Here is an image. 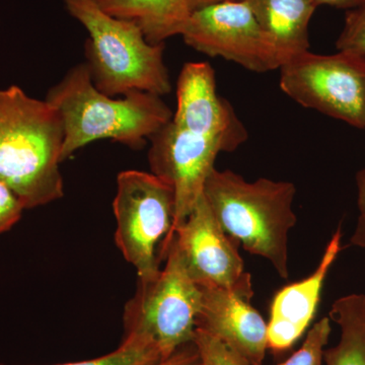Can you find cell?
I'll list each match as a JSON object with an SVG mask.
<instances>
[{"instance_id": "obj_14", "label": "cell", "mask_w": 365, "mask_h": 365, "mask_svg": "<svg viewBox=\"0 0 365 365\" xmlns=\"http://www.w3.org/2000/svg\"><path fill=\"white\" fill-rule=\"evenodd\" d=\"M251 9L262 30L287 61L309 51V26L318 9L314 0H237Z\"/></svg>"}, {"instance_id": "obj_12", "label": "cell", "mask_w": 365, "mask_h": 365, "mask_svg": "<svg viewBox=\"0 0 365 365\" xmlns=\"http://www.w3.org/2000/svg\"><path fill=\"white\" fill-rule=\"evenodd\" d=\"M201 288L196 328L203 329L241 353L252 365H260L268 349L267 323L250 300L218 287Z\"/></svg>"}, {"instance_id": "obj_24", "label": "cell", "mask_w": 365, "mask_h": 365, "mask_svg": "<svg viewBox=\"0 0 365 365\" xmlns=\"http://www.w3.org/2000/svg\"><path fill=\"white\" fill-rule=\"evenodd\" d=\"M317 6H330L336 9H356L365 4V0H314Z\"/></svg>"}, {"instance_id": "obj_23", "label": "cell", "mask_w": 365, "mask_h": 365, "mask_svg": "<svg viewBox=\"0 0 365 365\" xmlns=\"http://www.w3.org/2000/svg\"><path fill=\"white\" fill-rule=\"evenodd\" d=\"M357 205L359 209V222H365V168L356 177Z\"/></svg>"}, {"instance_id": "obj_5", "label": "cell", "mask_w": 365, "mask_h": 365, "mask_svg": "<svg viewBox=\"0 0 365 365\" xmlns=\"http://www.w3.org/2000/svg\"><path fill=\"white\" fill-rule=\"evenodd\" d=\"M163 262L157 277L137 281L136 292L125 306L123 325L124 337L150 341L165 359L193 339L201 288L172 241L163 252Z\"/></svg>"}, {"instance_id": "obj_8", "label": "cell", "mask_w": 365, "mask_h": 365, "mask_svg": "<svg viewBox=\"0 0 365 365\" xmlns=\"http://www.w3.org/2000/svg\"><path fill=\"white\" fill-rule=\"evenodd\" d=\"M181 36L196 51L222 57L257 73L280 69L287 62L249 6L237 0L194 11Z\"/></svg>"}, {"instance_id": "obj_11", "label": "cell", "mask_w": 365, "mask_h": 365, "mask_svg": "<svg viewBox=\"0 0 365 365\" xmlns=\"http://www.w3.org/2000/svg\"><path fill=\"white\" fill-rule=\"evenodd\" d=\"M172 121L182 129L215 139L225 153H232L249 137L232 106L218 95L215 69L207 62L182 66Z\"/></svg>"}, {"instance_id": "obj_1", "label": "cell", "mask_w": 365, "mask_h": 365, "mask_svg": "<svg viewBox=\"0 0 365 365\" xmlns=\"http://www.w3.org/2000/svg\"><path fill=\"white\" fill-rule=\"evenodd\" d=\"M45 101L61 117V163L101 139L141 150L174 114L163 98L153 93L131 91L119 98L105 95L93 85L86 62L72 67L48 91Z\"/></svg>"}, {"instance_id": "obj_6", "label": "cell", "mask_w": 365, "mask_h": 365, "mask_svg": "<svg viewBox=\"0 0 365 365\" xmlns=\"http://www.w3.org/2000/svg\"><path fill=\"white\" fill-rule=\"evenodd\" d=\"M113 209L118 248L135 268L138 282L153 280L174 227V189L153 173L124 170L118 175Z\"/></svg>"}, {"instance_id": "obj_20", "label": "cell", "mask_w": 365, "mask_h": 365, "mask_svg": "<svg viewBox=\"0 0 365 365\" xmlns=\"http://www.w3.org/2000/svg\"><path fill=\"white\" fill-rule=\"evenodd\" d=\"M336 47L338 51L351 53L365 58V4L347 11Z\"/></svg>"}, {"instance_id": "obj_4", "label": "cell", "mask_w": 365, "mask_h": 365, "mask_svg": "<svg viewBox=\"0 0 365 365\" xmlns=\"http://www.w3.org/2000/svg\"><path fill=\"white\" fill-rule=\"evenodd\" d=\"M63 4L88 34L86 64L98 91L110 97L137 91L162 98L172 91L165 44H151L136 24L106 13L96 0Z\"/></svg>"}, {"instance_id": "obj_10", "label": "cell", "mask_w": 365, "mask_h": 365, "mask_svg": "<svg viewBox=\"0 0 365 365\" xmlns=\"http://www.w3.org/2000/svg\"><path fill=\"white\" fill-rule=\"evenodd\" d=\"M150 143L151 173L170 184L175 192L172 237L175 228L186 220L203 195L216 158L225 150L215 139L182 129L172 119L150 137Z\"/></svg>"}, {"instance_id": "obj_15", "label": "cell", "mask_w": 365, "mask_h": 365, "mask_svg": "<svg viewBox=\"0 0 365 365\" xmlns=\"http://www.w3.org/2000/svg\"><path fill=\"white\" fill-rule=\"evenodd\" d=\"M106 13L132 21L153 45L182 35L192 11L189 0H96Z\"/></svg>"}, {"instance_id": "obj_7", "label": "cell", "mask_w": 365, "mask_h": 365, "mask_svg": "<svg viewBox=\"0 0 365 365\" xmlns=\"http://www.w3.org/2000/svg\"><path fill=\"white\" fill-rule=\"evenodd\" d=\"M280 71L281 91L297 104L365 129V58L302 53Z\"/></svg>"}, {"instance_id": "obj_17", "label": "cell", "mask_w": 365, "mask_h": 365, "mask_svg": "<svg viewBox=\"0 0 365 365\" xmlns=\"http://www.w3.org/2000/svg\"><path fill=\"white\" fill-rule=\"evenodd\" d=\"M162 359L158 348L150 341L132 336L124 337L116 350L103 356L54 365H150Z\"/></svg>"}, {"instance_id": "obj_13", "label": "cell", "mask_w": 365, "mask_h": 365, "mask_svg": "<svg viewBox=\"0 0 365 365\" xmlns=\"http://www.w3.org/2000/svg\"><path fill=\"white\" fill-rule=\"evenodd\" d=\"M341 240L342 230L338 227L314 272L306 279L283 287L274 297L267 324L268 349L287 351L306 332L318 309L329 270L340 253Z\"/></svg>"}, {"instance_id": "obj_25", "label": "cell", "mask_w": 365, "mask_h": 365, "mask_svg": "<svg viewBox=\"0 0 365 365\" xmlns=\"http://www.w3.org/2000/svg\"><path fill=\"white\" fill-rule=\"evenodd\" d=\"M352 245L365 250V222H357L356 228L351 239Z\"/></svg>"}, {"instance_id": "obj_21", "label": "cell", "mask_w": 365, "mask_h": 365, "mask_svg": "<svg viewBox=\"0 0 365 365\" xmlns=\"http://www.w3.org/2000/svg\"><path fill=\"white\" fill-rule=\"evenodd\" d=\"M25 210L16 194L0 182V235L11 230L21 220Z\"/></svg>"}, {"instance_id": "obj_26", "label": "cell", "mask_w": 365, "mask_h": 365, "mask_svg": "<svg viewBox=\"0 0 365 365\" xmlns=\"http://www.w3.org/2000/svg\"><path fill=\"white\" fill-rule=\"evenodd\" d=\"M225 1V0H189L190 9L192 13L197 9H204L215 4H220V2Z\"/></svg>"}, {"instance_id": "obj_9", "label": "cell", "mask_w": 365, "mask_h": 365, "mask_svg": "<svg viewBox=\"0 0 365 365\" xmlns=\"http://www.w3.org/2000/svg\"><path fill=\"white\" fill-rule=\"evenodd\" d=\"M170 241L199 287L223 288L252 299V277L245 270L237 242L220 227L204 195L186 220L175 228Z\"/></svg>"}, {"instance_id": "obj_18", "label": "cell", "mask_w": 365, "mask_h": 365, "mask_svg": "<svg viewBox=\"0 0 365 365\" xmlns=\"http://www.w3.org/2000/svg\"><path fill=\"white\" fill-rule=\"evenodd\" d=\"M192 341L198 352L200 365H252L241 353L203 329H195Z\"/></svg>"}, {"instance_id": "obj_2", "label": "cell", "mask_w": 365, "mask_h": 365, "mask_svg": "<svg viewBox=\"0 0 365 365\" xmlns=\"http://www.w3.org/2000/svg\"><path fill=\"white\" fill-rule=\"evenodd\" d=\"M63 137L61 117L49 103L16 86L0 90V182L26 210L63 197Z\"/></svg>"}, {"instance_id": "obj_16", "label": "cell", "mask_w": 365, "mask_h": 365, "mask_svg": "<svg viewBox=\"0 0 365 365\" xmlns=\"http://www.w3.org/2000/svg\"><path fill=\"white\" fill-rule=\"evenodd\" d=\"M330 317L339 326L340 339L324 352L326 365H365V295L336 300Z\"/></svg>"}, {"instance_id": "obj_22", "label": "cell", "mask_w": 365, "mask_h": 365, "mask_svg": "<svg viewBox=\"0 0 365 365\" xmlns=\"http://www.w3.org/2000/svg\"><path fill=\"white\" fill-rule=\"evenodd\" d=\"M150 365H200L198 352L193 341L178 348L176 351L167 359L160 360Z\"/></svg>"}, {"instance_id": "obj_19", "label": "cell", "mask_w": 365, "mask_h": 365, "mask_svg": "<svg viewBox=\"0 0 365 365\" xmlns=\"http://www.w3.org/2000/svg\"><path fill=\"white\" fill-rule=\"evenodd\" d=\"M330 334V318L319 319L307 333L302 347L289 359L276 365H323L325 346Z\"/></svg>"}, {"instance_id": "obj_3", "label": "cell", "mask_w": 365, "mask_h": 365, "mask_svg": "<svg viewBox=\"0 0 365 365\" xmlns=\"http://www.w3.org/2000/svg\"><path fill=\"white\" fill-rule=\"evenodd\" d=\"M292 182L260 178L249 182L230 170L213 169L203 195L228 237L272 264L287 279L288 235L297 223Z\"/></svg>"}]
</instances>
